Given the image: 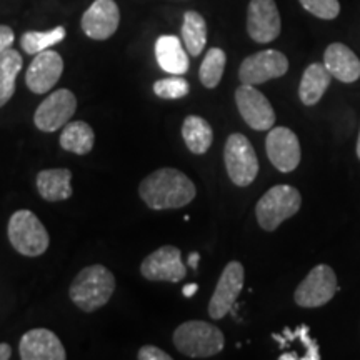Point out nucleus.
Instances as JSON below:
<instances>
[{
  "label": "nucleus",
  "mask_w": 360,
  "mask_h": 360,
  "mask_svg": "<svg viewBox=\"0 0 360 360\" xmlns=\"http://www.w3.org/2000/svg\"><path fill=\"white\" fill-rule=\"evenodd\" d=\"M141 199L154 210L180 209L195 197V184L177 169L164 167L142 180L139 187Z\"/></svg>",
  "instance_id": "f257e3e1"
},
{
  "label": "nucleus",
  "mask_w": 360,
  "mask_h": 360,
  "mask_svg": "<svg viewBox=\"0 0 360 360\" xmlns=\"http://www.w3.org/2000/svg\"><path fill=\"white\" fill-rule=\"evenodd\" d=\"M115 290V277L103 265H89L70 283L72 302L84 312H96L110 300Z\"/></svg>",
  "instance_id": "f03ea898"
},
{
  "label": "nucleus",
  "mask_w": 360,
  "mask_h": 360,
  "mask_svg": "<svg viewBox=\"0 0 360 360\" xmlns=\"http://www.w3.org/2000/svg\"><path fill=\"white\" fill-rule=\"evenodd\" d=\"M174 345L191 359H209L222 352L225 339L222 330L212 323L191 321L175 328Z\"/></svg>",
  "instance_id": "7ed1b4c3"
},
{
  "label": "nucleus",
  "mask_w": 360,
  "mask_h": 360,
  "mask_svg": "<svg viewBox=\"0 0 360 360\" xmlns=\"http://www.w3.org/2000/svg\"><path fill=\"white\" fill-rule=\"evenodd\" d=\"M302 205L300 192L292 186H276L260 197L255 207L257 222L264 231L274 232L283 220L299 212Z\"/></svg>",
  "instance_id": "20e7f679"
},
{
  "label": "nucleus",
  "mask_w": 360,
  "mask_h": 360,
  "mask_svg": "<svg viewBox=\"0 0 360 360\" xmlns=\"http://www.w3.org/2000/svg\"><path fill=\"white\" fill-rule=\"evenodd\" d=\"M7 233L13 249L27 257H39L51 244L49 232L30 210H17L8 220Z\"/></svg>",
  "instance_id": "39448f33"
},
{
  "label": "nucleus",
  "mask_w": 360,
  "mask_h": 360,
  "mask_svg": "<svg viewBox=\"0 0 360 360\" xmlns=\"http://www.w3.org/2000/svg\"><path fill=\"white\" fill-rule=\"evenodd\" d=\"M224 160L229 177L236 186L247 187L259 174V159L249 139L242 134H232L224 148Z\"/></svg>",
  "instance_id": "423d86ee"
},
{
  "label": "nucleus",
  "mask_w": 360,
  "mask_h": 360,
  "mask_svg": "<svg viewBox=\"0 0 360 360\" xmlns=\"http://www.w3.org/2000/svg\"><path fill=\"white\" fill-rule=\"evenodd\" d=\"M337 290L339 285H337L335 272L328 265L321 264L310 270L309 276L299 283L294 300L304 309H317L330 302Z\"/></svg>",
  "instance_id": "0eeeda50"
},
{
  "label": "nucleus",
  "mask_w": 360,
  "mask_h": 360,
  "mask_svg": "<svg viewBox=\"0 0 360 360\" xmlns=\"http://www.w3.org/2000/svg\"><path fill=\"white\" fill-rule=\"evenodd\" d=\"M77 109V98L67 89H58L40 103L34 114L35 127L42 132H56L69 124Z\"/></svg>",
  "instance_id": "6e6552de"
},
{
  "label": "nucleus",
  "mask_w": 360,
  "mask_h": 360,
  "mask_svg": "<svg viewBox=\"0 0 360 360\" xmlns=\"http://www.w3.org/2000/svg\"><path fill=\"white\" fill-rule=\"evenodd\" d=\"M289 70V60L278 51H262L247 57L238 69L242 84L259 85L267 80L278 79Z\"/></svg>",
  "instance_id": "1a4fd4ad"
},
{
  "label": "nucleus",
  "mask_w": 360,
  "mask_h": 360,
  "mask_svg": "<svg viewBox=\"0 0 360 360\" xmlns=\"http://www.w3.org/2000/svg\"><path fill=\"white\" fill-rule=\"evenodd\" d=\"M236 103L245 124L254 130H269L276 124V112L260 90L242 84L236 90Z\"/></svg>",
  "instance_id": "9d476101"
},
{
  "label": "nucleus",
  "mask_w": 360,
  "mask_h": 360,
  "mask_svg": "<svg viewBox=\"0 0 360 360\" xmlns=\"http://www.w3.org/2000/svg\"><path fill=\"white\" fill-rule=\"evenodd\" d=\"M141 274L152 282L177 283L187 276V270L177 247L164 245L142 260Z\"/></svg>",
  "instance_id": "9b49d317"
},
{
  "label": "nucleus",
  "mask_w": 360,
  "mask_h": 360,
  "mask_svg": "<svg viewBox=\"0 0 360 360\" xmlns=\"http://www.w3.org/2000/svg\"><path fill=\"white\" fill-rule=\"evenodd\" d=\"M244 265L240 262H229L225 265L222 276H220L217 287H215L212 299L209 304V315L215 321L227 315L236 305L237 297L240 295L244 287Z\"/></svg>",
  "instance_id": "f8f14e48"
},
{
  "label": "nucleus",
  "mask_w": 360,
  "mask_h": 360,
  "mask_svg": "<svg viewBox=\"0 0 360 360\" xmlns=\"http://www.w3.org/2000/svg\"><path fill=\"white\" fill-rule=\"evenodd\" d=\"M247 32L259 44H269L281 34V13L274 0H250Z\"/></svg>",
  "instance_id": "ddd939ff"
},
{
  "label": "nucleus",
  "mask_w": 360,
  "mask_h": 360,
  "mask_svg": "<svg viewBox=\"0 0 360 360\" xmlns=\"http://www.w3.org/2000/svg\"><path fill=\"white\" fill-rule=\"evenodd\" d=\"M269 160L281 172H292L300 164V142L297 135L287 127L270 129L265 141Z\"/></svg>",
  "instance_id": "4468645a"
},
{
  "label": "nucleus",
  "mask_w": 360,
  "mask_h": 360,
  "mask_svg": "<svg viewBox=\"0 0 360 360\" xmlns=\"http://www.w3.org/2000/svg\"><path fill=\"white\" fill-rule=\"evenodd\" d=\"M62 72H64V60H62L60 53L47 49L35 56L27 70V87L34 94H47L58 82Z\"/></svg>",
  "instance_id": "2eb2a0df"
},
{
  "label": "nucleus",
  "mask_w": 360,
  "mask_h": 360,
  "mask_svg": "<svg viewBox=\"0 0 360 360\" xmlns=\"http://www.w3.org/2000/svg\"><path fill=\"white\" fill-rule=\"evenodd\" d=\"M120 22L119 7L114 0H96L82 17L85 35L96 40H105L115 34Z\"/></svg>",
  "instance_id": "dca6fc26"
},
{
  "label": "nucleus",
  "mask_w": 360,
  "mask_h": 360,
  "mask_svg": "<svg viewBox=\"0 0 360 360\" xmlns=\"http://www.w3.org/2000/svg\"><path fill=\"white\" fill-rule=\"evenodd\" d=\"M22 360H64L67 357L64 345L49 328H32L20 339Z\"/></svg>",
  "instance_id": "f3484780"
},
{
  "label": "nucleus",
  "mask_w": 360,
  "mask_h": 360,
  "mask_svg": "<svg viewBox=\"0 0 360 360\" xmlns=\"http://www.w3.org/2000/svg\"><path fill=\"white\" fill-rule=\"evenodd\" d=\"M323 65L332 77L344 84H352L360 79V60L344 44H330L323 53Z\"/></svg>",
  "instance_id": "a211bd4d"
},
{
  "label": "nucleus",
  "mask_w": 360,
  "mask_h": 360,
  "mask_svg": "<svg viewBox=\"0 0 360 360\" xmlns=\"http://www.w3.org/2000/svg\"><path fill=\"white\" fill-rule=\"evenodd\" d=\"M187 49L182 47L179 37L175 35H160L155 42V57L160 69L167 74L182 75L188 70V56Z\"/></svg>",
  "instance_id": "6ab92c4d"
},
{
  "label": "nucleus",
  "mask_w": 360,
  "mask_h": 360,
  "mask_svg": "<svg viewBox=\"0 0 360 360\" xmlns=\"http://www.w3.org/2000/svg\"><path fill=\"white\" fill-rule=\"evenodd\" d=\"M72 172L69 169H49L37 175V188L47 202L67 200L72 197Z\"/></svg>",
  "instance_id": "aec40b11"
},
{
  "label": "nucleus",
  "mask_w": 360,
  "mask_h": 360,
  "mask_svg": "<svg viewBox=\"0 0 360 360\" xmlns=\"http://www.w3.org/2000/svg\"><path fill=\"white\" fill-rule=\"evenodd\" d=\"M330 72L323 64H310L300 80L299 97L304 105H315L330 85Z\"/></svg>",
  "instance_id": "412c9836"
},
{
  "label": "nucleus",
  "mask_w": 360,
  "mask_h": 360,
  "mask_svg": "<svg viewBox=\"0 0 360 360\" xmlns=\"http://www.w3.org/2000/svg\"><path fill=\"white\" fill-rule=\"evenodd\" d=\"M182 137L192 154L202 155L209 150L214 141V132L210 124L199 115H188L184 120Z\"/></svg>",
  "instance_id": "4be33fe9"
},
{
  "label": "nucleus",
  "mask_w": 360,
  "mask_h": 360,
  "mask_svg": "<svg viewBox=\"0 0 360 360\" xmlns=\"http://www.w3.org/2000/svg\"><path fill=\"white\" fill-rule=\"evenodd\" d=\"M58 141H60V147L64 150L77 155H85L94 148L96 135H94V130L89 124L82 122V120H75V122L64 125V130H62Z\"/></svg>",
  "instance_id": "5701e85b"
},
{
  "label": "nucleus",
  "mask_w": 360,
  "mask_h": 360,
  "mask_svg": "<svg viewBox=\"0 0 360 360\" xmlns=\"http://www.w3.org/2000/svg\"><path fill=\"white\" fill-rule=\"evenodd\" d=\"M22 65H24L22 56L12 47L0 53V107L6 105L13 97L15 80L17 75L20 74Z\"/></svg>",
  "instance_id": "b1692460"
},
{
  "label": "nucleus",
  "mask_w": 360,
  "mask_h": 360,
  "mask_svg": "<svg viewBox=\"0 0 360 360\" xmlns=\"http://www.w3.org/2000/svg\"><path fill=\"white\" fill-rule=\"evenodd\" d=\"M182 40L192 57L200 56L207 44V24L199 12L188 11L184 15Z\"/></svg>",
  "instance_id": "393cba45"
},
{
  "label": "nucleus",
  "mask_w": 360,
  "mask_h": 360,
  "mask_svg": "<svg viewBox=\"0 0 360 360\" xmlns=\"http://www.w3.org/2000/svg\"><path fill=\"white\" fill-rule=\"evenodd\" d=\"M225 62H227V56L222 49H210L207 52V56L202 62L199 75H200V82L204 84V87L207 89H215L220 84L224 75V69H225Z\"/></svg>",
  "instance_id": "a878e982"
},
{
  "label": "nucleus",
  "mask_w": 360,
  "mask_h": 360,
  "mask_svg": "<svg viewBox=\"0 0 360 360\" xmlns=\"http://www.w3.org/2000/svg\"><path fill=\"white\" fill-rule=\"evenodd\" d=\"M65 39L64 27H56V29L47 30V32H25L20 39L22 49L30 56H37V53L47 51L52 45Z\"/></svg>",
  "instance_id": "bb28decb"
},
{
  "label": "nucleus",
  "mask_w": 360,
  "mask_h": 360,
  "mask_svg": "<svg viewBox=\"0 0 360 360\" xmlns=\"http://www.w3.org/2000/svg\"><path fill=\"white\" fill-rule=\"evenodd\" d=\"M154 92L157 97L164 98V101H177L191 92V85L182 75H172V77L157 80L154 84Z\"/></svg>",
  "instance_id": "cd10ccee"
},
{
  "label": "nucleus",
  "mask_w": 360,
  "mask_h": 360,
  "mask_svg": "<svg viewBox=\"0 0 360 360\" xmlns=\"http://www.w3.org/2000/svg\"><path fill=\"white\" fill-rule=\"evenodd\" d=\"M305 11L323 20L335 19L340 13L339 0H299Z\"/></svg>",
  "instance_id": "c85d7f7f"
},
{
  "label": "nucleus",
  "mask_w": 360,
  "mask_h": 360,
  "mask_svg": "<svg viewBox=\"0 0 360 360\" xmlns=\"http://www.w3.org/2000/svg\"><path fill=\"white\" fill-rule=\"evenodd\" d=\"M309 334V327L307 326H300L299 328H297L295 332H290V330H285V335L289 337V339H294L295 335L300 337V340L304 342V345H307V355H305V360H317L321 359V355H319V347L315 342H312L307 337Z\"/></svg>",
  "instance_id": "c756f323"
},
{
  "label": "nucleus",
  "mask_w": 360,
  "mask_h": 360,
  "mask_svg": "<svg viewBox=\"0 0 360 360\" xmlns=\"http://www.w3.org/2000/svg\"><path fill=\"white\" fill-rule=\"evenodd\" d=\"M137 357L141 360H172V357L155 345H146L139 350Z\"/></svg>",
  "instance_id": "7c9ffc66"
},
{
  "label": "nucleus",
  "mask_w": 360,
  "mask_h": 360,
  "mask_svg": "<svg viewBox=\"0 0 360 360\" xmlns=\"http://www.w3.org/2000/svg\"><path fill=\"white\" fill-rule=\"evenodd\" d=\"M13 30L7 25H0V53H4L13 44Z\"/></svg>",
  "instance_id": "2f4dec72"
},
{
  "label": "nucleus",
  "mask_w": 360,
  "mask_h": 360,
  "mask_svg": "<svg viewBox=\"0 0 360 360\" xmlns=\"http://www.w3.org/2000/svg\"><path fill=\"white\" fill-rule=\"evenodd\" d=\"M197 290H199V285H197V283H187L182 289V294L184 297H187V299H191L192 295H195Z\"/></svg>",
  "instance_id": "473e14b6"
},
{
  "label": "nucleus",
  "mask_w": 360,
  "mask_h": 360,
  "mask_svg": "<svg viewBox=\"0 0 360 360\" xmlns=\"http://www.w3.org/2000/svg\"><path fill=\"white\" fill-rule=\"evenodd\" d=\"M12 357V349L8 344H0V360H8Z\"/></svg>",
  "instance_id": "72a5a7b5"
},
{
  "label": "nucleus",
  "mask_w": 360,
  "mask_h": 360,
  "mask_svg": "<svg viewBox=\"0 0 360 360\" xmlns=\"http://www.w3.org/2000/svg\"><path fill=\"white\" fill-rule=\"evenodd\" d=\"M199 260H200V255L197 254V252H192V254L188 255V265H191L193 270H197V267H199Z\"/></svg>",
  "instance_id": "f704fd0d"
},
{
  "label": "nucleus",
  "mask_w": 360,
  "mask_h": 360,
  "mask_svg": "<svg viewBox=\"0 0 360 360\" xmlns=\"http://www.w3.org/2000/svg\"><path fill=\"white\" fill-rule=\"evenodd\" d=\"M287 359L297 360V359H299V355H295V354H283V355H281V360H287Z\"/></svg>",
  "instance_id": "c9c22d12"
},
{
  "label": "nucleus",
  "mask_w": 360,
  "mask_h": 360,
  "mask_svg": "<svg viewBox=\"0 0 360 360\" xmlns=\"http://www.w3.org/2000/svg\"><path fill=\"white\" fill-rule=\"evenodd\" d=\"M357 157L360 159V134H359V141H357Z\"/></svg>",
  "instance_id": "e433bc0d"
}]
</instances>
